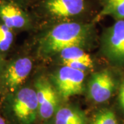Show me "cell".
<instances>
[{
	"label": "cell",
	"instance_id": "6",
	"mask_svg": "<svg viewBox=\"0 0 124 124\" xmlns=\"http://www.w3.org/2000/svg\"><path fill=\"white\" fill-rule=\"evenodd\" d=\"M85 77L84 72L63 65L53 75V84L59 96L67 100L84 93Z\"/></svg>",
	"mask_w": 124,
	"mask_h": 124
},
{
	"label": "cell",
	"instance_id": "14",
	"mask_svg": "<svg viewBox=\"0 0 124 124\" xmlns=\"http://www.w3.org/2000/svg\"><path fill=\"white\" fill-rule=\"evenodd\" d=\"M92 124H119V123L114 111L105 108L96 114Z\"/></svg>",
	"mask_w": 124,
	"mask_h": 124
},
{
	"label": "cell",
	"instance_id": "15",
	"mask_svg": "<svg viewBox=\"0 0 124 124\" xmlns=\"http://www.w3.org/2000/svg\"><path fill=\"white\" fill-rule=\"evenodd\" d=\"M63 65L68 66L71 67L72 68L77 69L78 70L85 72L86 71L90 70L93 68L94 63L82 62H69L63 63Z\"/></svg>",
	"mask_w": 124,
	"mask_h": 124
},
{
	"label": "cell",
	"instance_id": "20",
	"mask_svg": "<svg viewBox=\"0 0 124 124\" xmlns=\"http://www.w3.org/2000/svg\"></svg>",
	"mask_w": 124,
	"mask_h": 124
},
{
	"label": "cell",
	"instance_id": "8",
	"mask_svg": "<svg viewBox=\"0 0 124 124\" xmlns=\"http://www.w3.org/2000/svg\"><path fill=\"white\" fill-rule=\"evenodd\" d=\"M0 22L15 31H26L33 25L28 9L6 0H0Z\"/></svg>",
	"mask_w": 124,
	"mask_h": 124
},
{
	"label": "cell",
	"instance_id": "2",
	"mask_svg": "<svg viewBox=\"0 0 124 124\" xmlns=\"http://www.w3.org/2000/svg\"><path fill=\"white\" fill-rule=\"evenodd\" d=\"M6 109L17 124H33L39 114L35 89L22 86L4 97Z\"/></svg>",
	"mask_w": 124,
	"mask_h": 124
},
{
	"label": "cell",
	"instance_id": "17",
	"mask_svg": "<svg viewBox=\"0 0 124 124\" xmlns=\"http://www.w3.org/2000/svg\"><path fill=\"white\" fill-rule=\"evenodd\" d=\"M10 2L15 3L16 4L19 5L20 6H22L23 8H28V6H30L31 5L35 4L37 2L38 0H6Z\"/></svg>",
	"mask_w": 124,
	"mask_h": 124
},
{
	"label": "cell",
	"instance_id": "1",
	"mask_svg": "<svg viewBox=\"0 0 124 124\" xmlns=\"http://www.w3.org/2000/svg\"><path fill=\"white\" fill-rule=\"evenodd\" d=\"M93 23L59 22L40 38L38 53L42 58L49 59L68 47L79 46L84 48L93 39Z\"/></svg>",
	"mask_w": 124,
	"mask_h": 124
},
{
	"label": "cell",
	"instance_id": "18",
	"mask_svg": "<svg viewBox=\"0 0 124 124\" xmlns=\"http://www.w3.org/2000/svg\"><path fill=\"white\" fill-rule=\"evenodd\" d=\"M5 62H6V59L4 57H3L1 54H0V76L1 75V72L3 70V68L4 66Z\"/></svg>",
	"mask_w": 124,
	"mask_h": 124
},
{
	"label": "cell",
	"instance_id": "5",
	"mask_svg": "<svg viewBox=\"0 0 124 124\" xmlns=\"http://www.w3.org/2000/svg\"><path fill=\"white\" fill-rule=\"evenodd\" d=\"M101 53L112 66L124 67V19L116 20L103 31Z\"/></svg>",
	"mask_w": 124,
	"mask_h": 124
},
{
	"label": "cell",
	"instance_id": "12",
	"mask_svg": "<svg viewBox=\"0 0 124 124\" xmlns=\"http://www.w3.org/2000/svg\"><path fill=\"white\" fill-rule=\"evenodd\" d=\"M57 56L61 59L62 63L69 62H82L93 63L90 55L79 46H71L61 50Z\"/></svg>",
	"mask_w": 124,
	"mask_h": 124
},
{
	"label": "cell",
	"instance_id": "7",
	"mask_svg": "<svg viewBox=\"0 0 124 124\" xmlns=\"http://www.w3.org/2000/svg\"><path fill=\"white\" fill-rule=\"evenodd\" d=\"M119 85L114 72L108 69L94 72L88 84V96L93 101L102 103L110 99Z\"/></svg>",
	"mask_w": 124,
	"mask_h": 124
},
{
	"label": "cell",
	"instance_id": "11",
	"mask_svg": "<svg viewBox=\"0 0 124 124\" xmlns=\"http://www.w3.org/2000/svg\"><path fill=\"white\" fill-rule=\"evenodd\" d=\"M101 9L95 20L110 16L116 20L124 19V0H98Z\"/></svg>",
	"mask_w": 124,
	"mask_h": 124
},
{
	"label": "cell",
	"instance_id": "13",
	"mask_svg": "<svg viewBox=\"0 0 124 124\" xmlns=\"http://www.w3.org/2000/svg\"><path fill=\"white\" fill-rule=\"evenodd\" d=\"M15 39V31L0 22V54H5L12 48Z\"/></svg>",
	"mask_w": 124,
	"mask_h": 124
},
{
	"label": "cell",
	"instance_id": "9",
	"mask_svg": "<svg viewBox=\"0 0 124 124\" xmlns=\"http://www.w3.org/2000/svg\"><path fill=\"white\" fill-rule=\"evenodd\" d=\"M35 89L39 103V115L42 119H48L57 110L60 97L53 84L44 77L36 80Z\"/></svg>",
	"mask_w": 124,
	"mask_h": 124
},
{
	"label": "cell",
	"instance_id": "4",
	"mask_svg": "<svg viewBox=\"0 0 124 124\" xmlns=\"http://www.w3.org/2000/svg\"><path fill=\"white\" fill-rule=\"evenodd\" d=\"M32 68L33 62L27 56L6 60L0 76V94L5 97L22 87L31 75Z\"/></svg>",
	"mask_w": 124,
	"mask_h": 124
},
{
	"label": "cell",
	"instance_id": "16",
	"mask_svg": "<svg viewBox=\"0 0 124 124\" xmlns=\"http://www.w3.org/2000/svg\"><path fill=\"white\" fill-rule=\"evenodd\" d=\"M119 94H118V101L120 108L124 112V76L120 83L119 86Z\"/></svg>",
	"mask_w": 124,
	"mask_h": 124
},
{
	"label": "cell",
	"instance_id": "10",
	"mask_svg": "<svg viewBox=\"0 0 124 124\" xmlns=\"http://www.w3.org/2000/svg\"><path fill=\"white\" fill-rule=\"evenodd\" d=\"M86 116L82 110L72 106H63L55 112L54 124H86Z\"/></svg>",
	"mask_w": 124,
	"mask_h": 124
},
{
	"label": "cell",
	"instance_id": "19",
	"mask_svg": "<svg viewBox=\"0 0 124 124\" xmlns=\"http://www.w3.org/2000/svg\"><path fill=\"white\" fill-rule=\"evenodd\" d=\"M0 124H6V121L4 117L0 115Z\"/></svg>",
	"mask_w": 124,
	"mask_h": 124
},
{
	"label": "cell",
	"instance_id": "3",
	"mask_svg": "<svg viewBox=\"0 0 124 124\" xmlns=\"http://www.w3.org/2000/svg\"><path fill=\"white\" fill-rule=\"evenodd\" d=\"M37 12L52 20L76 21L90 11L88 0H38Z\"/></svg>",
	"mask_w": 124,
	"mask_h": 124
}]
</instances>
